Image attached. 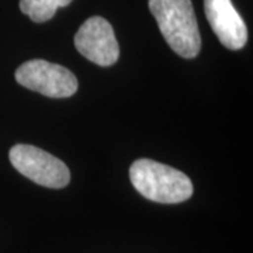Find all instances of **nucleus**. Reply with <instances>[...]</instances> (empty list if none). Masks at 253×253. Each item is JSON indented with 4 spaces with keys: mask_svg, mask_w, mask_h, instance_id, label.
<instances>
[{
    "mask_svg": "<svg viewBox=\"0 0 253 253\" xmlns=\"http://www.w3.org/2000/svg\"><path fill=\"white\" fill-rule=\"evenodd\" d=\"M75 46L86 59L100 66H111L118 61L120 46L114 30L106 18H87L75 36Z\"/></svg>",
    "mask_w": 253,
    "mask_h": 253,
    "instance_id": "obj_5",
    "label": "nucleus"
},
{
    "mask_svg": "<svg viewBox=\"0 0 253 253\" xmlns=\"http://www.w3.org/2000/svg\"><path fill=\"white\" fill-rule=\"evenodd\" d=\"M14 169L40 186L48 189H63L71 181L68 166L54 155L34 145L17 144L9 152Z\"/></svg>",
    "mask_w": 253,
    "mask_h": 253,
    "instance_id": "obj_3",
    "label": "nucleus"
},
{
    "mask_svg": "<svg viewBox=\"0 0 253 253\" xmlns=\"http://www.w3.org/2000/svg\"><path fill=\"white\" fill-rule=\"evenodd\" d=\"M148 3L169 46L181 58H196L201 49V36L191 0H149Z\"/></svg>",
    "mask_w": 253,
    "mask_h": 253,
    "instance_id": "obj_1",
    "label": "nucleus"
},
{
    "mask_svg": "<svg viewBox=\"0 0 253 253\" xmlns=\"http://www.w3.org/2000/svg\"><path fill=\"white\" fill-rule=\"evenodd\" d=\"M16 81L23 87L52 99L71 97L78 90V79L69 69L44 59H31L16 71Z\"/></svg>",
    "mask_w": 253,
    "mask_h": 253,
    "instance_id": "obj_4",
    "label": "nucleus"
},
{
    "mask_svg": "<svg viewBox=\"0 0 253 253\" xmlns=\"http://www.w3.org/2000/svg\"><path fill=\"white\" fill-rule=\"evenodd\" d=\"M210 26L222 45L238 51L248 41V27L231 0H204Z\"/></svg>",
    "mask_w": 253,
    "mask_h": 253,
    "instance_id": "obj_6",
    "label": "nucleus"
},
{
    "mask_svg": "<svg viewBox=\"0 0 253 253\" xmlns=\"http://www.w3.org/2000/svg\"><path fill=\"white\" fill-rule=\"evenodd\" d=\"M72 0H20V10L34 23H45L54 17L59 7H66Z\"/></svg>",
    "mask_w": 253,
    "mask_h": 253,
    "instance_id": "obj_7",
    "label": "nucleus"
},
{
    "mask_svg": "<svg viewBox=\"0 0 253 253\" xmlns=\"http://www.w3.org/2000/svg\"><path fill=\"white\" fill-rule=\"evenodd\" d=\"M129 179L145 199L177 204L193 196V183L180 170L151 159H138L129 168Z\"/></svg>",
    "mask_w": 253,
    "mask_h": 253,
    "instance_id": "obj_2",
    "label": "nucleus"
}]
</instances>
